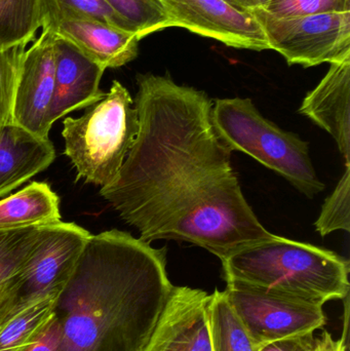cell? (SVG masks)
Instances as JSON below:
<instances>
[{"label": "cell", "mask_w": 350, "mask_h": 351, "mask_svg": "<svg viewBox=\"0 0 350 351\" xmlns=\"http://www.w3.org/2000/svg\"><path fill=\"white\" fill-rule=\"evenodd\" d=\"M137 84L139 132L101 195L145 243L184 241L222 259L271 239L242 193L208 95L168 75L139 74Z\"/></svg>", "instance_id": "6da1fadb"}, {"label": "cell", "mask_w": 350, "mask_h": 351, "mask_svg": "<svg viewBox=\"0 0 350 351\" xmlns=\"http://www.w3.org/2000/svg\"><path fill=\"white\" fill-rule=\"evenodd\" d=\"M173 287L166 247L117 229L90 235L53 300L59 351H141Z\"/></svg>", "instance_id": "7a4b0ae2"}, {"label": "cell", "mask_w": 350, "mask_h": 351, "mask_svg": "<svg viewBox=\"0 0 350 351\" xmlns=\"http://www.w3.org/2000/svg\"><path fill=\"white\" fill-rule=\"evenodd\" d=\"M223 276L314 302L345 299L349 262L310 243L273 235L222 258Z\"/></svg>", "instance_id": "3957f363"}, {"label": "cell", "mask_w": 350, "mask_h": 351, "mask_svg": "<svg viewBox=\"0 0 350 351\" xmlns=\"http://www.w3.org/2000/svg\"><path fill=\"white\" fill-rule=\"evenodd\" d=\"M63 125L64 154L76 169V181L102 188L121 171L139 132V117L129 90L114 80L104 98L79 119H64Z\"/></svg>", "instance_id": "277c9868"}, {"label": "cell", "mask_w": 350, "mask_h": 351, "mask_svg": "<svg viewBox=\"0 0 350 351\" xmlns=\"http://www.w3.org/2000/svg\"><path fill=\"white\" fill-rule=\"evenodd\" d=\"M212 119L220 139L232 152L248 154L308 197L325 189L312 165L308 142L265 119L250 99H218Z\"/></svg>", "instance_id": "5b68a950"}, {"label": "cell", "mask_w": 350, "mask_h": 351, "mask_svg": "<svg viewBox=\"0 0 350 351\" xmlns=\"http://www.w3.org/2000/svg\"><path fill=\"white\" fill-rule=\"evenodd\" d=\"M90 235L74 223L49 225L38 249L0 292V327L27 307L57 297Z\"/></svg>", "instance_id": "8992f818"}, {"label": "cell", "mask_w": 350, "mask_h": 351, "mask_svg": "<svg viewBox=\"0 0 350 351\" xmlns=\"http://www.w3.org/2000/svg\"><path fill=\"white\" fill-rule=\"evenodd\" d=\"M250 12L260 23L269 49L289 65L308 68L350 59V10L287 18L261 8Z\"/></svg>", "instance_id": "52a82bcc"}, {"label": "cell", "mask_w": 350, "mask_h": 351, "mask_svg": "<svg viewBox=\"0 0 350 351\" xmlns=\"http://www.w3.org/2000/svg\"><path fill=\"white\" fill-rule=\"evenodd\" d=\"M225 295L257 348L324 327V304L246 282L227 280Z\"/></svg>", "instance_id": "ba28073f"}, {"label": "cell", "mask_w": 350, "mask_h": 351, "mask_svg": "<svg viewBox=\"0 0 350 351\" xmlns=\"http://www.w3.org/2000/svg\"><path fill=\"white\" fill-rule=\"evenodd\" d=\"M173 27H181L234 49H269L254 14L226 0H162Z\"/></svg>", "instance_id": "9c48e42d"}, {"label": "cell", "mask_w": 350, "mask_h": 351, "mask_svg": "<svg viewBox=\"0 0 350 351\" xmlns=\"http://www.w3.org/2000/svg\"><path fill=\"white\" fill-rule=\"evenodd\" d=\"M55 36L42 29L26 49L14 95L12 121L40 139L49 140L55 93Z\"/></svg>", "instance_id": "30bf717a"}, {"label": "cell", "mask_w": 350, "mask_h": 351, "mask_svg": "<svg viewBox=\"0 0 350 351\" xmlns=\"http://www.w3.org/2000/svg\"><path fill=\"white\" fill-rule=\"evenodd\" d=\"M211 295L173 287L158 323L141 351H214L210 329Z\"/></svg>", "instance_id": "8fae6325"}, {"label": "cell", "mask_w": 350, "mask_h": 351, "mask_svg": "<svg viewBox=\"0 0 350 351\" xmlns=\"http://www.w3.org/2000/svg\"><path fill=\"white\" fill-rule=\"evenodd\" d=\"M41 29L67 41L105 70L121 67L135 60L141 40L131 31L79 16L47 19Z\"/></svg>", "instance_id": "7c38bea8"}, {"label": "cell", "mask_w": 350, "mask_h": 351, "mask_svg": "<svg viewBox=\"0 0 350 351\" xmlns=\"http://www.w3.org/2000/svg\"><path fill=\"white\" fill-rule=\"evenodd\" d=\"M55 49V93L51 109V125L72 111L92 106L106 95L100 88L105 69L57 36Z\"/></svg>", "instance_id": "4fadbf2b"}, {"label": "cell", "mask_w": 350, "mask_h": 351, "mask_svg": "<svg viewBox=\"0 0 350 351\" xmlns=\"http://www.w3.org/2000/svg\"><path fill=\"white\" fill-rule=\"evenodd\" d=\"M299 112L328 132L350 165V59L332 63L320 84L308 93Z\"/></svg>", "instance_id": "5bb4252c"}, {"label": "cell", "mask_w": 350, "mask_h": 351, "mask_svg": "<svg viewBox=\"0 0 350 351\" xmlns=\"http://www.w3.org/2000/svg\"><path fill=\"white\" fill-rule=\"evenodd\" d=\"M55 148L14 123L0 128V197L53 164Z\"/></svg>", "instance_id": "9a60e30c"}, {"label": "cell", "mask_w": 350, "mask_h": 351, "mask_svg": "<svg viewBox=\"0 0 350 351\" xmlns=\"http://www.w3.org/2000/svg\"><path fill=\"white\" fill-rule=\"evenodd\" d=\"M60 220L59 197L45 182H33L0 200V231L43 226Z\"/></svg>", "instance_id": "2e32d148"}, {"label": "cell", "mask_w": 350, "mask_h": 351, "mask_svg": "<svg viewBox=\"0 0 350 351\" xmlns=\"http://www.w3.org/2000/svg\"><path fill=\"white\" fill-rule=\"evenodd\" d=\"M42 24L41 0H0V51L32 43Z\"/></svg>", "instance_id": "e0dca14e"}, {"label": "cell", "mask_w": 350, "mask_h": 351, "mask_svg": "<svg viewBox=\"0 0 350 351\" xmlns=\"http://www.w3.org/2000/svg\"><path fill=\"white\" fill-rule=\"evenodd\" d=\"M214 351H257L258 348L228 302L225 292L216 290L209 305Z\"/></svg>", "instance_id": "ac0fdd59"}, {"label": "cell", "mask_w": 350, "mask_h": 351, "mask_svg": "<svg viewBox=\"0 0 350 351\" xmlns=\"http://www.w3.org/2000/svg\"><path fill=\"white\" fill-rule=\"evenodd\" d=\"M53 298L27 307L0 327V351H25L53 317Z\"/></svg>", "instance_id": "d6986e66"}, {"label": "cell", "mask_w": 350, "mask_h": 351, "mask_svg": "<svg viewBox=\"0 0 350 351\" xmlns=\"http://www.w3.org/2000/svg\"><path fill=\"white\" fill-rule=\"evenodd\" d=\"M49 225L0 231V292L38 249Z\"/></svg>", "instance_id": "ffe728a7"}, {"label": "cell", "mask_w": 350, "mask_h": 351, "mask_svg": "<svg viewBox=\"0 0 350 351\" xmlns=\"http://www.w3.org/2000/svg\"><path fill=\"white\" fill-rule=\"evenodd\" d=\"M140 38L173 27L162 0H106Z\"/></svg>", "instance_id": "44dd1931"}, {"label": "cell", "mask_w": 350, "mask_h": 351, "mask_svg": "<svg viewBox=\"0 0 350 351\" xmlns=\"http://www.w3.org/2000/svg\"><path fill=\"white\" fill-rule=\"evenodd\" d=\"M41 6L43 21L59 16H79L100 21L111 26L136 33L135 30L111 8L106 0H41Z\"/></svg>", "instance_id": "7402d4cb"}, {"label": "cell", "mask_w": 350, "mask_h": 351, "mask_svg": "<svg viewBox=\"0 0 350 351\" xmlns=\"http://www.w3.org/2000/svg\"><path fill=\"white\" fill-rule=\"evenodd\" d=\"M350 165L333 193L323 204L316 229L322 237L337 230L350 231Z\"/></svg>", "instance_id": "603a6c76"}, {"label": "cell", "mask_w": 350, "mask_h": 351, "mask_svg": "<svg viewBox=\"0 0 350 351\" xmlns=\"http://www.w3.org/2000/svg\"><path fill=\"white\" fill-rule=\"evenodd\" d=\"M27 43L0 51V128L14 123V95Z\"/></svg>", "instance_id": "cb8c5ba5"}, {"label": "cell", "mask_w": 350, "mask_h": 351, "mask_svg": "<svg viewBox=\"0 0 350 351\" xmlns=\"http://www.w3.org/2000/svg\"><path fill=\"white\" fill-rule=\"evenodd\" d=\"M279 18L330 12H349L350 0H271L261 8Z\"/></svg>", "instance_id": "d4e9b609"}, {"label": "cell", "mask_w": 350, "mask_h": 351, "mask_svg": "<svg viewBox=\"0 0 350 351\" xmlns=\"http://www.w3.org/2000/svg\"><path fill=\"white\" fill-rule=\"evenodd\" d=\"M314 333L291 336L260 346L257 351H316Z\"/></svg>", "instance_id": "484cf974"}, {"label": "cell", "mask_w": 350, "mask_h": 351, "mask_svg": "<svg viewBox=\"0 0 350 351\" xmlns=\"http://www.w3.org/2000/svg\"><path fill=\"white\" fill-rule=\"evenodd\" d=\"M60 337L59 326L53 315L40 335L25 351H59Z\"/></svg>", "instance_id": "4316f807"}, {"label": "cell", "mask_w": 350, "mask_h": 351, "mask_svg": "<svg viewBox=\"0 0 350 351\" xmlns=\"http://www.w3.org/2000/svg\"><path fill=\"white\" fill-rule=\"evenodd\" d=\"M347 335L335 340L328 331H324L320 338L316 339V351H347Z\"/></svg>", "instance_id": "83f0119b"}, {"label": "cell", "mask_w": 350, "mask_h": 351, "mask_svg": "<svg viewBox=\"0 0 350 351\" xmlns=\"http://www.w3.org/2000/svg\"><path fill=\"white\" fill-rule=\"evenodd\" d=\"M248 4L249 10H256V8H265L271 0H245Z\"/></svg>", "instance_id": "f1b7e54d"}, {"label": "cell", "mask_w": 350, "mask_h": 351, "mask_svg": "<svg viewBox=\"0 0 350 351\" xmlns=\"http://www.w3.org/2000/svg\"><path fill=\"white\" fill-rule=\"evenodd\" d=\"M226 1L229 2V3H232V5L236 6V8H242V10H249V12H250V10H249L248 8V4L246 3L245 0H226Z\"/></svg>", "instance_id": "f546056e"}]
</instances>
